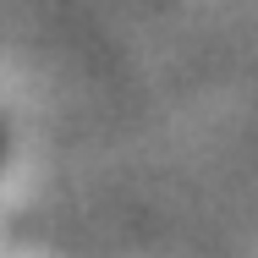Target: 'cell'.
I'll use <instances>...</instances> for the list:
<instances>
[{
	"mask_svg": "<svg viewBox=\"0 0 258 258\" xmlns=\"http://www.w3.org/2000/svg\"><path fill=\"white\" fill-rule=\"evenodd\" d=\"M0 159H6V126H0Z\"/></svg>",
	"mask_w": 258,
	"mask_h": 258,
	"instance_id": "6da1fadb",
	"label": "cell"
}]
</instances>
